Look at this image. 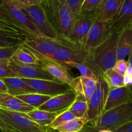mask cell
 I'll return each instance as SVG.
<instances>
[{
    "mask_svg": "<svg viewBox=\"0 0 132 132\" xmlns=\"http://www.w3.org/2000/svg\"><path fill=\"white\" fill-rule=\"evenodd\" d=\"M10 67L18 77L29 79L57 81L39 64H24L11 59L9 60Z\"/></svg>",
    "mask_w": 132,
    "mask_h": 132,
    "instance_id": "8fae6325",
    "label": "cell"
},
{
    "mask_svg": "<svg viewBox=\"0 0 132 132\" xmlns=\"http://www.w3.org/2000/svg\"><path fill=\"white\" fill-rule=\"evenodd\" d=\"M59 113L35 108L26 114L30 119L38 125L45 127H50L52 122Z\"/></svg>",
    "mask_w": 132,
    "mask_h": 132,
    "instance_id": "d4e9b609",
    "label": "cell"
},
{
    "mask_svg": "<svg viewBox=\"0 0 132 132\" xmlns=\"http://www.w3.org/2000/svg\"><path fill=\"white\" fill-rule=\"evenodd\" d=\"M67 68H74L77 69L80 72V76L82 77H87V78L92 79L94 81H97L99 79V77L97 76V73L91 69L88 66L83 63H71L67 66Z\"/></svg>",
    "mask_w": 132,
    "mask_h": 132,
    "instance_id": "f546056e",
    "label": "cell"
},
{
    "mask_svg": "<svg viewBox=\"0 0 132 132\" xmlns=\"http://www.w3.org/2000/svg\"><path fill=\"white\" fill-rule=\"evenodd\" d=\"M109 91V87L108 85L100 77L97 81L95 91L87 101V117L88 125L94 127L97 121L104 113Z\"/></svg>",
    "mask_w": 132,
    "mask_h": 132,
    "instance_id": "8992f818",
    "label": "cell"
},
{
    "mask_svg": "<svg viewBox=\"0 0 132 132\" xmlns=\"http://www.w3.org/2000/svg\"><path fill=\"white\" fill-rule=\"evenodd\" d=\"M128 61L126 59H118L115 63L113 69L119 74L124 76L128 68Z\"/></svg>",
    "mask_w": 132,
    "mask_h": 132,
    "instance_id": "836d02e7",
    "label": "cell"
},
{
    "mask_svg": "<svg viewBox=\"0 0 132 132\" xmlns=\"http://www.w3.org/2000/svg\"><path fill=\"white\" fill-rule=\"evenodd\" d=\"M130 102H132L131 87L125 86L123 87L109 88L104 113L109 110L120 106Z\"/></svg>",
    "mask_w": 132,
    "mask_h": 132,
    "instance_id": "e0dca14e",
    "label": "cell"
},
{
    "mask_svg": "<svg viewBox=\"0 0 132 132\" xmlns=\"http://www.w3.org/2000/svg\"><path fill=\"white\" fill-rule=\"evenodd\" d=\"M0 131L1 132H16L10 128L7 124L0 117Z\"/></svg>",
    "mask_w": 132,
    "mask_h": 132,
    "instance_id": "60d3db41",
    "label": "cell"
},
{
    "mask_svg": "<svg viewBox=\"0 0 132 132\" xmlns=\"http://www.w3.org/2000/svg\"><path fill=\"white\" fill-rule=\"evenodd\" d=\"M17 97L34 108H39L44 103H46L52 97L43 94L33 93L18 96Z\"/></svg>",
    "mask_w": 132,
    "mask_h": 132,
    "instance_id": "83f0119b",
    "label": "cell"
},
{
    "mask_svg": "<svg viewBox=\"0 0 132 132\" xmlns=\"http://www.w3.org/2000/svg\"><path fill=\"white\" fill-rule=\"evenodd\" d=\"M0 108L24 113H28L35 109L17 97L10 95L9 93L3 92H0Z\"/></svg>",
    "mask_w": 132,
    "mask_h": 132,
    "instance_id": "ffe728a7",
    "label": "cell"
},
{
    "mask_svg": "<svg viewBox=\"0 0 132 132\" xmlns=\"http://www.w3.org/2000/svg\"><path fill=\"white\" fill-rule=\"evenodd\" d=\"M4 2H5V0H0V6H1L3 5Z\"/></svg>",
    "mask_w": 132,
    "mask_h": 132,
    "instance_id": "bcb514c9",
    "label": "cell"
},
{
    "mask_svg": "<svg viewBox=\"0 0 132 132\" xmlns=\"http://www.w3.org/2000/svg\"><path fill=\"white\" fill-rule=\"evenodd\" d=\"M0 18L25 38L44 36L24 12L10 0H5L3 5L0 6Z\"/></svg>",
    "mask_w": 132,
    "mask_h": 132,
    "instance_id": "3957f363",
    "label": "cell"
},
{
    "mask_svg": "<svg viewBox=\"0 0 132 132\" xmlns=\"http://www.w3.org/2000/svg\"><path fill=\"white\" fill-rule=\"evenodd\" d=\"M76 100V94L73 91L52 97L38 109L53 113H61L67 110Z\"/></svg>",
    "mask_w": 132,
    "mask_h": 132,
    "instance_id": "9a60e30c",
    "label": "cell"
},
{
    "mask_svg": "<svg viewBox=\"0 0 132 132\" xmlns=\"http://www.w3.org/2000/svg\"><path fill=\"white\" fill-rule=\"evenodd\" d=\"M113 30L120 33L132 27V0H126L120 11L111 22Z\"/></svg>",
    "mask_w": 132,
    "mask_h": 132,
    "instance_id": "d6986e66",
    "label": "cell"
},
{
    "mask_svg": "<svg viewBox=\"0 0 132 132\" xmlns=\"http://www.w3.org/2000/svg\"><path fill=\"white\" fill-rule=\"evenodd\" d=\"M0 30H8V31H11V32H17V33L19 34L14 27H12L10 24L7 23V22L5 21V20H3V19H1L0 18Z\"/></svg>",
    "mask_w": 132,
    "mask_h": 132,
    "instance_id": "f35d334b",
    "label": "cell"
},
{
    "mask_svg": "<svg viewBox=\"0 0 132 132\" xmlns=\"http://www.w3.org/2000/svg\"><path fill=\"white\" fill-rule=\"evenodd\" d=\"M89 52L83 46L71 42L60 48L51 59L62 63L66 68L71 63H83L86 64ZM68 69V68H67Z\"/></svg>",
    "mask_w": 132,
    "mask_h": 132,
    "instance_id": "9c48e42d",
    "label": "cell"
},
{
    "mask_svg": "<svg viewBox=\"0 0 132 132\" xmlns=\"http://www.w3.org/2000/svg\"><path fill=\"white\" fill-rule=\"evenodd\" d=\"M112 33L111 22L100 21L95 19L84 39L82 46L87 51H90L107 41Z\"/></svg>",
    "mask_w": 132,
    "mask_h": 132,
    "instance_id": "30bf717a",
    "label": "cell"
},
{
    "mask_svg": "<svg viewBox=\"0 0 132 132\" xmlns=\"http://www.w3.org/2000/svg\"><path fill=\"white\" fill-rule=\"evenodd\" d=\"M67 110L69 111L76 118L86 117L87 113V102L76 99Z\"/></svg>",
    "mask_w": 132,
    "mask_h": 132,
    "instance_id": "f1b7e54d",
    "label": "cell"
},
{
    "mask_svg": "<svg viewBox=\"0 0 132 132\" xmlns=\"http://www.w3.org/2000/svg\"><path fill=\"white\" fill-rule=\"evenodd\" d=\"M100 77L107 83L109 88L125 86L124 76L115 72L113 68L104 72Z\"/></svg>",
    "mask_w": 132,
    "mask_h": 132,
    "instance_id": "4316f807",
    "label": "cell"
},
{
    "mask_svg": "<svg viewBox=\"0 0 132 132\" xmlns=\"http://www.w3.org/2000/svg\"><path fill=\"white\" fill-rule=\"evenodd\" d=\"M36 93L48 96L54 97L60 94L71 92L72 88L67 84L58 81L23 79Z\"/></svg>",
    "mask_w": 132,
    "mask_h": 132,
    "instance_id": "7c38bea8",
    "label": "cell"
},
{
    "mask_svg": "<svg viewBox=\"0 0 132 132\" xmlns=\"http://www.w3.org/2000/svg\"><path fill=\"white\" fill-rule=\"evenodd\" d=\"M18 7L25 6H32L41 4L42 0H10Z\"/></svg>",
    "mask_w": 132,
    "mask_h": 132,
    "instance_id": "8d00e7d4",
    "label": "cell"
},
{
    "mask_svg": "<svg viewBox=\"0 0 132 132\" xmlns=\"http://www.w3.org/2000/svg\"><path fill=\"white\" fill-rule=\"evenodd\" d=\"M102 0H85L79 14H94Z\"/></svg>",
    "mask_w": 132,
    "mask_h": 132,
    "instance_id": "1f68e13d",
    "label": "cell"
},
{
    "mask_svg": "<svg viewBox=\"0 0 132 132\" xmlns=\"http://www.w3.org/2000/svg\"><path fill=\"white\" fill-rule=\"evenodd\" d=\"M50 24L60 36L68 38L76 15L66 0H42L41 4Z\"/></svg>",
    "mask_w": 132,
    "mask_h": 132,
    "instance_id": "6da1fadb",
    "label": "cell"
},
{
    "mask_svg": "<svg viewBox=\"0 0 132 132\" xmlns=\"http://www.w3.org/2000/svg\"><path fill=\"white\" fill-rule=\"evenodd\" d=\"M88 123L87 117L75 118L54 129L57 132H79Z\"/></svg>",
    "mask_w": 132,
    "mask_h": 132,
    "instance_id": "484cf974",
    "label": "cell"
},
{
    "mask_svg": "<svg viewBox=\"0 0 132 132\" xmlns=\"http://www.w3.org/2000/svg\"><path fill=\"white\" fill-rule=\"evenodd\" d=\"M19 8L24 12L25 14L44 36L54 39H58L62 37L58 34L50 24L43 9L40 4Z\"/></svg>",
    "mask_w": 132,
    "mask_h": 132,
    "instance_id": "ba28073f",
    "label": "cell"
},
{
    "mask_svg": "<svg viewBox=\"0 0 132 132\" xmlns=\"http://www.w3.org/2000/svg\"><path fill=\"white\" fill-rule=\"evenodd\" d=\"M72 42L68 38L61 37L58 39L49 38L45 36L27 37L23 45L37 55L50 58L62 46Z\"/></svg>",
    "mask_w": 132,
    "mask_h": 132,
    "instance_id": "52a82bcc",
    "label": "cell"
},
{
    "mask_svg": "<svg viewBox=\"0 0 132 132\" xmlns=\"http://www.w3.org/2000/svg\"><path fill=\"white\" fill-rule=\"evenodd\" d=\"M9 60H8V59L0 60V78L17 77L15 73L10 68V64H9Z\"/></svg>",
    "mask_w": 132,
    "mask_h": 132,
    "instance_id": "d6a6232c",
    "label": "cell"
},
{
    "mask_svg": "<svg viewBox=\"0 0 132 132\" xmlns=\"http://www.w3.org/2000/svg\"><path fill=\"white\" fill-rule=\"evenodd\" d=\"M126 0H102L100 6L94 12L96 20L111 22L120 11Z\"/></svg>",
    "mask_w": 132,
    "mask_h": 132,
    "instance_id": "ac0fdd59",
    "label": "cell"
},
{
    "mask_svg": "<svg viewBox=\"0 0 132 132\" xmlns=\"http://www.w3.org/2000/svg\"><path fill=\"white\" fill-rule=\"evenodd\" d=\"M132 51V27L120 32L117 41L116 54L118 59H126Z\"/></svg>",
    "mask_w": 132,
    "mask_h": 132,
    "instance_id": "7402d4cb",
    "label": "cell"
},
{
    "mask_svg": "<svg viewBox=\"0 0 132 132\" xmlns=\"http://www.w3.org/2000/svg\"><path fill=\"white\" fill-rule=\"evenodd\" d=\"M98 131H99V130H98L97 128L94 127V126H91V125H90L87 124V125L84 126V128L79 132H98ZM51 132H57V131H55V130H53Z\"/></svg>",
    "mask_w": 132,
    "mask_h": 132,
    "instance_id": "b9f144b4",
    "label": "cell"
},
{
    "mask_svg": "<svg viewBox=\"0 0 132 132\" xmlns=\"http://www.w3.org/2000/svg\"><path fill=\"white\" fill-rule=\"evenodd\" d=\"M0 117L16 132H51L53 129L38 125L26 113L0 108Z\"/></svg>",
    "mask_w": 132,
    "mask_h": 132,
    "instance_id": "277c9868",
    "label": "cell"
},
{
    "mask_svg": "<svg viewBox=\"0 0 132 132\" xmlns=\"http://www.w3.org/2000/svg\"><path fill=\"white\" fill-rule=\"evenodd\" d=\"M0 92L8 93L7 87L1 78H0Z\"/></svg>",
    "mask_w": 132,
    "mask_h": 132,
    "instance_id": "7bdbcfd3",
    "label": "cell"
},
{
    "mask_svg": "<svg viewBox=\"0 0 132 132\" xmlns=\"http://www.w3.org/2000/svg\"><path fill=\"white\" fill-rule=\"evenodd\" d=\"M76 118L69 111L65 110L63 112L60 113L58 116L56 117L53 122L50 125V128H52L53 130L55 129L56 128L59 126L60 125H62V124L65 123V122H67V121L72 120L73 119Z\"/></svg>",
    "mask_w": 132,
    "mask_h": 132,
    "instance_id": "4dcf8cb0",
    "label": "cell"
},
{
    "mask_svg": "<svg viewBox=\"0 0 132 132\" xmlns=\"http://www.w3.org/2000/svg\"><path fill=\"white\" fill-rule=\"evenodd\" d=\"M37 56L40 59V64L45 71L51 75L57 81L67 84L71 87L73 77L69 73L67 68L62 63L53 59L40 55Z\"/></svg>",
    "mask_w": 132,
    "mask_h": 132,
    "instance_id": "5bb4252c",
    "label": "cell"
},
{
    "mask_svg": "<svg viewBox=\"0 0 132 132\" xmlns=\"http://www.w3.org/2000/svg\"><path fill=\"white\" fill-rule=\"evenodd\" d=\"M113 131L115 132H132V119L122 126Z\"/></svg>",
    "mask_w": 132,
    "mask_h": 132,
    "instance_id": "ab89813d",
    "label": "cell"
},
{
    "mask_svg": "<svg viewBox=\"0 0 132 132\" xmlns=\"http://www.w3.org/2000/svg\"><path fill=\"white\" fill-rule=\"evenodd\" d=\"M25 37L17 32L0 30V48H16L23 43Z\"/></svg>",
    "mask_w": 132,
    "mask_h": 132,
    "instance_id": "cb8c5ba5",
    "label": "cell"
},
{
    "mask_svg": "<svg viewBox=\"0 0 132 132\" xmlns=\"http://www.w3.org/2000/svg\"><path fill=\"white\" fill-rule=\"evenodd\" d=\"M124 85L125 86H130L132 88V68L128 66V70L124 76Z\"/></svg>",
    "mask_w": 132,
    "mask_h": 132,
    "instance_id": "74e56055",
    "label": "cell"
},
{
    "mask_svg": "<svg viewBox=\"0 0 132 132\" xmlns=\"http://www.w3.org/2000/svg\"><path fill=\"white\" fill-rule=\"evenodd\" d=\"M95 21L93 14H78L68 39L76 45L82 46L83 42L92 24Z\"/></svg>",
    "mask_w": 132,
    "mask_h": 132,
    "instance_id": "4fadbf2b",
    "label": "cell"
},
{
    "mask_svg": "<svg viewBox=\"0 0 132 132\" xmlns=\"http://www.w3.org/2000/svg\"><path fill=\"white\" fill-rule=\"evenodd\" d=\"M12 60L24 64H39L40 59L37 55L23 44L17 48Z\"/></svg>",
    "mask_w": 132,
    "mask_h": 132,
    "instance_id": "603a6c76",
    "label": "cell"
},
{
    "mask_svg": "<svg viewBox=\"0 0 132 132\" xmlns=\"http://www.w3.org/2000/svg\"><path fill=\"white\" fill-rule=\"evenodd\" d=\"M8 89V93L14 96L25 95L28 94L36 93L23 79L17 77H4L1 78Z\"/></svg>",
    "mask_w": 132,
    "mask_h": 132,
    "instance_id": "44dd1931",
    "label": "cell"
},
{
    "mask_svg": "<svg viewBox=\"0 0 132 132\" xmlns=\"http://www.w3.org/2000/svg\"><path fill=\"white\" fill-rule=\"evenodd\" d=\"M132 119V102L109 110L98 119L94 127L98 130H115Z\"/></svg>",
    "mask_w": 132,
    "mask_h": 132,
    "instance_id": "5b68a950",
    "label": "cell"
},
{
    "mask_svg": "<svg viewBox=\"0 0 132 132\" xmlns=\"http://www.w3.org/2000/svg\"><path fill=\"white\" fill-rule=\"evenodd\" d=\"M97 81L80 76L73 78L71 88L76 94V99L87 102L94 92Z\"/></svg>",
    "mask_w": 132,
    "mask_h": 132,
    "instance_id": "2e32d148",
    "label": "cell"
},
{
    "mask_svg": "<svg viewBox=\"0 0 132 132\" xmlns=\"http://www.w3.org/2000/svg\"><path fill=\"white\" fill-rule=\"evenodd\" d=\"M67 4L76 15L80 12L82 6L85 0H66Z\"/></svg>",
    "mask_w": 132,
    "mask_h": 132,
    "instance_id": "e575fe53",
    "label": "cell"
},
{
    "mask_svg": "<svg viewBox=\"0 0 132 132\" xmlns=\"http://www.w3.org/2000/svg\"><path fill=\"white\" fill-rule=\"evenodd\" d=\"M17 48H0V60L11 59Z\"/></svg>",
    "mask_w": 132,
    "mask_h": 132,
    "instance_id": "d590c367",
    "label": "cell"
},
{
    "mask_svg": "<svg viewBox=\"0 0 132 132\" xmlns=\"http://www.w3.org/2000/svg\"><path fill=\"white\" fill-rule=\"evenodd\" d=\"M128 64H129V67H130V68H132V51L130 53V54H129V55L128 56Z\"/></svg>",
    "mask_w": 132,
    "mask_h": 132,
    "instance_id": "ee69618b",
    "label": "cell"
},
{
    "mask_svg": "<svg viewBox=\"0 0 132 132\" xmlns=\"http://www.w3.org/2000/svg\"><path fill=\"white\" fill-rule=\"evenodd\" d=\"M98 132H115V131L110 130H100L98 131Z\"/></svg>",
    "mask_w": 132,
    "mask_h": 132,
    "instance_id": "f6af8a7d",
    "label": "cell"
},
{
    "mask_svg": "<svg viewBox=\"0 0 132 132\" xmlns=\"http://www.w3.org/2000/svg\"><path fill=\"white\" fill-rule=\"evenodd\" d=\"M119 33L113 30L109 38L98 47L89 51L86 65L98 77L115 65L117 59L116 48Z\"/></svg>",
    "mask_w": 132,
    "mask_h": 132,
    "instance_id": "7a4b0ae2",
    "label": "cell"
}]
</instances>
